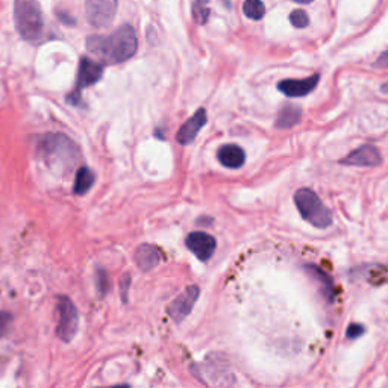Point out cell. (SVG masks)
I'll use <instances>...</instances> for the list:
<instances>
[{
  "label": "cell",
  "instance_id": "obj_10",
  "mask_svg": "<svg viewBox=\"0 0 388 388\" xmlns=\"http://www.w3.org/2000/svg\"><path fill=\"white\" fill-rule=\"evenodd\" d=\"M340 163L353 167H376L382 164V156L375 146L364 144L361 147H358L356 151L351 152L346 158H343Z\"/></svg>",
  "mask_w": 388,
  "mask_h": 388
},
{
  "label": "cell",
  "instance_id": "obj_18",
  "mask_svg": "<svg viewBox=\"0 0 388 388\" xmlns=\"http://www.w3.org/2000/svg\"><path fill=\"white\" fill-rule=\"evenodd\" d=\"M244 15L252 20H261L265 14V6L261 0H246L243 4Z\"/></svg>",
  "mask_w": 388,
  "mask_h": 388
},
{
  "label": "cell",
  "instance_id": "obj_4",
  "mask_svg": "<svg viewBox=\"0 0 388 388\" xmlns=\"http://www.w3.org/2000/svg\"><path fill=\"white\" fill-rule=\"evenodd\" d=\"M294 204L303 220L311 223L314 227L325 230V227L332 225V213L327 210L325 204L320 201V197L311 188L297 190L294 193Z\"/></svg>",
  "mask_w": 388,
  "mask_h": 388
},
{
  "label": "cell",
  "instance_id": "obj_21",
  "mask_svg": "<svg viewBox=\"0 0 388 388\" xmlns=\"http://www.w3.org/2000/svg\"><path fill=\"white\" fill-rule=\"evenodd\" d=\"M96 284H97V290H99V293H101V294H105L106 293V290H108V277H106V273H105V270H102V268H99V270H97V281H96Z\"/></svg>",
  "mask_w": 388,
  "mask_h": 388
},
{
  "label": "cell",
  "instance_id": "obj_6",
  "mask_svg": "<svg viewBox=\"0 0 388 388\" xmlns=\"http://www.w3.org/2000/svg\"><path fill=\"white\" fill-rule=\"evenodd\" d=\"M118 0H85V17L93 27H106L117 14Z\"/></svg>",
  "mask_w": 388,
  "mask_h": 388
},
{
  "label": "cell",
  "instance_id": "obj_1",
  "mask_svg": "<svg viewBox=\"0 0 388 388\" xmlns=\"http://www.w3.org/2000/svg\"><path fill=\"white\" fill-rule=\"evenodd\" d=\"M87 49L105 64H118L137 54L138 38L131 25H123L109 35H89Z\"/></svg>",
  "mask_w": 388,
  "mask_h": 388
},
{
  "label": "cell",
  "instance_id": "obj_11",
  "mask_svg": "<svg viewBox=\"0 0 388 388\" xmlns=\"http://www.w3.org/2000/svg\"><path fill=\"white\" fill-rule=\"evenodd\" d=\"M318 79H320L318 75H313L306 79H285L277 84V88L288 97H303L317 87Z\"/></svg>",
  "mask_w": 388,
  "mask_h": 388
},
{
  "label": "cell",
  "instance_id": "obj_23",
  "mask_svg": "<svg viewBox=\"0 0 388 388\" xmlns=\"http://www.w3.org/2000/svg\"><path fill=\"white\" fill-rule=\"evenodd\" d=\"M364 334V326L363 325H351L349 327H347L346 331V337L349 338V340H355V338L361 337Z\"/></svg>",
  "mask_w": 388,
  "mask_h": 388
},
{
  "label": "cell",
  "instance_id": "obj_12",
  "mask_svg": "<svg viewBox=\"0 0 388 388\" xmlns=\"http://www.w3.org/2000/svg\"><path fill=\"white\" fill-rule=\"evenodd\" d=\"M205 125H206V111L204 108H201L197 109L196 114L192 118H188V120L181 126V129L177 131L176 140L181 144L193 143L199 131H201Z\"/></svg>",
  "mask_w": 388,
  "mask_h": 388
},
{
  "label": "cell",
  "instance_id": "obj_9",
  "mask_svg": "<svg viewBox=\"0 0 388 388\" xmlns=\"http://www.w3.org/2000/svg\"><path fill=\"white\" fill-rule=\"evenodd\" d=\"M187 247L199 258L201 261H208L215 252V238L206 232H192L188 234L187 240H185Z\"/></svg>",
  "mask_w": 388,
  "mask_h": 388
},
{
  "label": "cell",
  "instance_id": "obj_26",
  "mask_svg": "<svg viewBox=\"0 0 388 388\" xmlns=\"http://www.w3.org/2000/svg\"><path fill=\"white\" fill-rule=\"evenodd\" d=\"M381 92H382L384 94H388V81H387L385 84H382V87H381Z\"/></svg>",
  "mask_w": 388,
  "mask_h": 388
},
{
  "label": "cell",
  "instance_id": "obj_3",
  "mask_svg": "<svg viewBox=\"0 0 388 388\" xmlns=\"http://www.w3.org/2000/svg\"><path fill=\"white\" fill-rule=\"evenodd\" d=\"M14 22L26 42H38L44 34V15L35 0H15Z\"/></svg>",
  "mask_w": 388,
  "mask_h": 388
},
{
  "label": "cell",
  "instance_id": "obj_24",
  "mask_svg": "<svg viewBox=\"0 0 388 388\" xmlns=\"http://www.w3.org/2000/svg\"><path fill=\"white\" fill-rule=\"evenodd\" d=\"M129 285H131V276L125 275L120 281V293H122V299L123 302H127V292H129Z\"/></svg>",
  "mask_w": 388,
  "mask_h": 388
},
{
  "label": "cell",
  "instance_id": "obj_16",
  "mask_svg": "<svg viewBox=\"0 0 388 388\" xmlns=\"http://www.w3.org/2000/svg\"><path fill=\"white\" fill-rule=\"evenodd\" d=\"M96 181V175L93 170H89L88 167H81L76 172L75 177V185H73V193L77 196H82L92 190V187L94 185Z\"/></svg>",
  "mask_w": 388,
  "mask_h": 388
},
{
  "label": "cell",
  "instance_id": "obj_2",
  "mask_svg": "<svg viewBox=\"0 0 388 388\" xmlns=\"http://www.w3.org/2000/svg\"><path fill=\"white\" fill-rule=\"evenodd\" d=\"M38 158L51 170L67 172L81 159L77 146L64 134H47L38 142Z\"/></svg>",
  "mask_w": 388,
  "mask_h": 388
},
{
  "label": "cell",
  "instance_id": "obj_5",
  "mask_svg": "<svg viewBox=\"0 0 388 388\" xmlns=\"http://www.w3.org/2000/svg\"><path fill=\"white\" fill-rule=\"evenodd\" d=\"M58 326L56 335L64 343H70L79 327V313L70 297L61 296L58 297Z\"/></svg>",
  "mask_w": 388,
  "mask_h": 388
},
{
  "label": "cell",
  "instance_id": "obj_20",
  "mask_svg": "<svg viewBox=\"0 0 388 388\" xmlns=\"http://www.w3.org/2000/svg\"><path fill=\"white\" fill-rule=\"evenodd\" d=\"M290 22L294 27L303 29L310 25V17H308V14L303 11V9H296V11H293L290 15Z\"/></svg>",
  "mask_w": 388,
  "mask_h": 388
},
{
  "label": "cell",
  "instance_id": "obj_22",
  "mask_svg": "<svg viewBox=\"0 0 388 388\" xmlns=\"http://www.w3.org/2000/svg\"><path fill=\"white\" fill-rule=\"evenodd\" d=\"M13 322V315L9 313H0V337H4L8 330H9V325H11Z\"/></svg>",
  "mask_w": 388,
  "mask_h": 388
},
{
  "label": "cell",
  "instance_id": "obj_14",
  "mask_svg": "<svg viewBox=\"0 0 388 388\" xmlns=\"http://www.w3.org/2000/svg\"><path fill=\"white\" fill-rule=\"evenodd\" d=\"M217 158L222 165H225L226 168H234V170L243 167L246 163V154L243 149L237 144L222 146L218 149Z\"/></svg>",
  "mask_w": 388,
  "mask_h": 388
},
{
  "label": "cell",
  "instance_id": "obj_8",
  "mask_svg": "<svg viewBox=\"0 0 388 388\" xmlns=\"http://www.w3.org/2000/svg\"><path fill=\"white\" fill-rule=\"evenodd\" d=\"M199 294H201L199 287L192 285V287H188L182 294H179L176 297V299L170 303V306H168V310H167L168 315L172 317L173 322H176V323L182 322L184 318L193 311L194 303L199 299Z\"/></svg>",
  "mask_w": 388,
  "mask_h": 388
},
{
  "label": "cell",
  "instance_id": "obj_19",
  "mask_svg": "<svg viewBox=\"0 0 388 388\" xmlns=\"http://www.w3.org/2000/svg\"><path fill=\"white\" fill-rule=\"evenodd\" d=\"M210 6H208V0H194L193 4V17L196 23L205 25L210 18Z\"/></svg>",
  "mask_w": 388,
  "mask_h": 388
},
{
  "label": "cell",
  "instance_id": "obj_17",
  "mask_svg": "<svg viewBox=\"0 0 388 388\" xmlns=\"http://www.w3.org/2000/svg\"><path fill=\"white\" fill-rule=\"evenodd\" d=\"M305 270L317 277V281L322 284V292L327 296V301L332 302L334 301V284L331 281V277L327 276L320 268H317L315 265H305Z\"/></svg>",
  "mask_w": 388,
  "mask_h": 388
},
{
  "label": "cell",
  "instance_id": "obj_7",
  "mask_svg": "<svg viewBox=\"0 0 388 388\" xmlns=\"http://www.w3.org/2000/svg\"><path fill=\"white\" fill-rule=\"evenodd\" d=\"M104 75V65L97 61H93L87 56H84L79 63V72H77V81H76V88L75 93L70 96V101L73 104H77L79 99H81V89L88 88L94 85L102 79Z\"/></svg>",
  "mask_w": 388,
  "mask_h": 388
},
{
  "label": "cell",
  "instance_id": "obj_25",
  "mask_svg": "<svg viewBox=\"0 0 388 388\" xmlns=\"http://www.w3.org/2000/svg\"><path fill=\"white\" fill-rule=\"evenodd\" d=\"M373 65L377 67V68H388V49H387V51H385L380 58L376 59Z\"/></svg>",
  "mask_w": 388,
  "mask_h": 388
},
{
  "label": "cell",
  "instance_id": "obj_15",
  "mask_svg": "<svg viewBox=\"0 0 388 388\" xmlns=\"http://www.w3.org/2000/svg\"><path fill=\"white\" fill-rule=\"evenodd\" d=\"M302 111L299 106L296 105H285L276 118V127L277 129H290L294 125L301 122Z\"/></svg>",
  "mask_w": 388,
  "mask_h": 388
},
{
  "label": "cell",
  "instance_id": "obj_13",
  "mask_svg": "<svg viewBox=\"0 0 388 388\" xmlns=\"http://www.w3.org/2000/svg\"><path fill=\"white\" fill-rule=\"evenodd\" d=\"M134 260L135 264L140 267L143 272H149L161 263V252H159V249L156 246L144 243L135 251Z\"/></svg>",
  "mask_w": 388,
  "mask_h": 388
},
{
  "label": "cell",
  "instance_id": "obj_27",
  "mask_svg": "<svg viewBox=\"0 0 388 388\" xmlns=\"http://www.w3.org/2000/svg\"><path fill=\"white\" fill-rule=\"evenodd\" d=\"M297 4H302V5H306V4H311L313 0H296Z\"/></svg>",
  "mask_w": 388,
  "mask_h": 388
}]
</instances>
